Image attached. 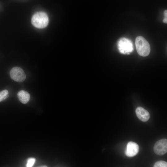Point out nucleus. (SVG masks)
Masks as SVG:
<instances>
[{"instance_id":"1","label":"nucleus","mask_w":167,"mask_h":167,"mask_svg":"<svg viewBox=\"0 0 167 167\" xmlns=\"http://www.w3.org/2000/svg\"><path fill=\"white\" fill-rule=\"evenodd\" d=\"M135 44L138 54L141 56H148L150 52V46L148 41L143 36H137L135 39Z\"/></svg>"},{"instance_id":"2","label":"nucleus","mask_w":167,"mask_h":167,"mask_svg":"<svg viewBox=\"0 0 167 167\" xmlns=\"http://www.w3.org/2000/svg\"><path fill=\"white\" fill-rule=\"evenodd\" d=\"M49 21L47 14L44 12H36L33 15L31 19L32 24L39 28L46 27L48 24Z\"/></svg>"},{"instance_id":"3","label":"nucleus","mask_w":167,"mask_h":167,"mask_svg":"<svg viewBox=\"0 0 167 167\" xmlns=\"http://www.w3.org/2000/svg\"><path fill=\"white\" fill-rule=\"evenodd\" d=\"M118 47L119 52L123 54H129L134 49L131 41L125 38H121L118 41Z\"/></svg>"},{"instance_id":"4","label":"nucleus","mask_w":167,"mask_h":167,"mask_svg":"<svg viewBox=\"0 0 167 167\" xmlns=\"http://www.w3.org/2000/svg\"><path fill=\"white\" fill-rule=\"evenodd\" d=\"M11 78L18 82H22L26 79V75L23 70L18 67H15L12 68L10 71Z\"/></svg>"},{"instance_id":"5","label":"nucleus","mask_w":167,"mask_h":167,"mask_svg":"<svg viewBox=\"0 0 167 167\" xmlns=\"http://www.w3.org/2000/svg\"><path fill=\"white\" fill-rule=\"evenodd\" d=\"M153 150L155 153L158 155L165 154L167 152V139H164L157 141L154 145Z\"/></svg>"},{"instance_id":"6","label":"nucleus","mask_w":167,"mask_h":167,"mask_svg":"<svg viewBox=\"0 0 167 167\" xmlns=\"http://www.w3.org/2000/svg\"><path fill=\"white\" fill-rule=\"evenodd\" d=\"M139 151V146L135 142L130 141L127 145L125 154L128 157H133L137 154Z\"/></svg>"},{"instance_id":"7","label":"nucleus","mask_w":167,"mask_h":167,"mask_svg":"<svg viewBox=\"0 0 167 167\" xmlns=\"http://www.w3.org/2000/svg\"><path fill=\"white\" fill-rule=\"evenodd\" d=\"M135 113L138 118L142 122H146L150 118L148 112L142 107H138L136 109Z\"/></svg>"},{"instance_id":"8","label":"nucleus","mask_w":167,"mask_h":167,"mask_svg":"<svg viewBox=\"0 0 167 167\" xmlns=\"http://www.w3.org/2000/svg\"><path fill=\"white\" fill-rule=\"evenodd\" d=\"M17 97L22 103L26 104L30 100V95L27 92L22 90L18 92Z\"/></svg>"},{"instance_id":"9","label":"nucleus","mask_w":167,"mask_h":167,"mask_svg":"<svg viewBox=\"0 0 167 167\" xmlns=\"http://www.w3.org/2000/svg\"><path fill=\"white\" fill-rule=\"evenodd\" d=\"M9 96V92L7 90H4L0 92V102L2 101Z\"/></svg>"},{"instance_id":"10","label":"nucleus","mask_w":167,"mask_h":167,"mask_svg":"<svg viewBox=\"0 0 167 167\" xmlns=\"http://www.w3.org/2000/svg\"><path fill=\"white\" fill-rule=\"evenodd\" d=\"M154 167H167V163L166 162L160 161L156 162L154 164Z\"/></svg>"},{"instance_id":"11","label":"nucleus","mask_w":167,"mask_h":167,"mask_svg":"<svg viewBox=\"0 0 167 167\" xmlns=\"http://www.w3.org/2000/svg\"><path fill=\"white\" fill-rule=\"evenodd\" d=\"M36 161V159L34 158H29L27 160L26 166L31 167L34 165Z\"/></svg>"},{"instance_id":"12","label":"nucleus","mask_w":167,"mask_h":167,"mask_svg":"<svg viewBox=\"0 0 167 167\" xmlns=\"http://www.w3.org/2000/svg\"><path fill=\"white\" fill-rule=\"evenodd\" d=\"M164 18L163 20V22L165 23H167V11L165 10L164 12Z\"/></svg>"}]
</instances>
